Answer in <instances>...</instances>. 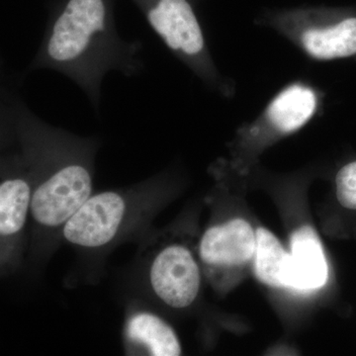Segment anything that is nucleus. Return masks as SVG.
<instances>
[{"label": "nucleus", "instance_id": "1", "mask_svg": "<svg viewBox=\"0 0 356 356\" xmlns=\"http://www.w3.org/2000/svg\"><path fill=\"white\" fill-rule=\"evenodd\" d=\"M143 49L139 40L117 31L109 0H65L51 16L28 72L49 70L67 77L99 115L105 76H139Z\"/></svg>", "mask_w": 356, "mask_h": 356}, {"label": "nucleus", "instance_id": "2", "mask_svg": "<svg viewBox=\"0 0 356 356\" xmlns=\"http://www.w3.org/2000/svg\"><path fill=\"white\" fill-rule=\"evenodd\" d=\"M154 32L175 57L211 90L232 97L235 86L222 76L189 0H135Z\"/></svg>", "mask_w": 356, "mask_h": 356}, {"label": "nucleus", "instance_id": "3", "mask_svg": "<svg viewBox=\"0 0 356 356\" xmlns=\"http://www.w3.org/2000/svg\"><path fill=\"white\" fill-rule=\"evenodd\" d=\"M93 147L37 179L33 191V219L41 226L60 227L81 209L92 194Z\"/></svg>", "mask_w": 356, "mask_h": 356}, {"label": "nucleus", "instance_id": "4", "mask_svg": "<svg viewBox=\"0 0 356 356\" xmlns=\"http://www.w3.org/2000/svg\"><path fill=\"white\" fill-rule=\"evenodd\" d=\"M273 24L278 34L311 60L327 62L356 55V17L324 21L296 14Z\"/></svg>", "mask_w": 356, "mask_h": 356}, {"label": "nucleus", "instance_id": "5", "mask_svg": "<svg viewBox=\"0 0 356 356\" xmlns=\"http://www.w3.org/2000/svg\"><path fill=\"white\" fill-rule=\"evenodd\" d=\"M322 98V92L306 81L287 84L241 134L248 139L261 140L297 132L318 113Z\"/></svg>", "mask_w": 356, "mask_h": 356}, {"label": "nucleus", "instance_id": "6", "mask_svg": "<svg viewBox=\"0 0 356 356\" xmlns=\"http://www.w3.org/2000/svg\"><path fill=\"white\" fill-rule=\"evenodd\" d=\"M147 274L152 290L165 305L184 309L197 298L200 267L186 245L172 243L159 248L152 257Z\"/></svg>", "mask_w": 356, "mask_h": 356}, {"label": "nucleus", "instance_id": "7", "mask_svg": "<svg viewBox=\"0 0 356 356\" xmlns=\"http://www.w3.org/2000/svg\"><path fill=\"white\" fill-rule=\"evenodd\" d=\"M127 199L117 191L91 195L64 225L65 240L77 247L97 248L117 236L127 215Z\"/></svg>", "mask_w": 356, "mask_h": 356}, {"label": "nucleus", "instance_id": "8", "mask_svg": "<svg viewBox=\"0 0 356 356\" xmlns=\"http://www.w3.org/2000/svg\"><path fill=\"white\" fill-rule=\"evenodd\" d=\"M257 235L243 219L211 227L199 243V257L207 266H241L254 257Z\"/></svg>", "mask_w": 356, "mask_h": 356}, {"label": "nucleus", "instance_id": "9", "mask_svg": "<svg viewBox=\"0 0 356 356\" xmlns=\"http://www.w3.org/2000/svg\"><path fill=\"white\" fill-rule=\"evenodd\" d=\"M286 288L308 292L324 286L327 280V259L315 229L304 226L293 233Z\"/></svg>", "mask_w": 356, "mask_h": 356}, {"label": "nucleus", "instance_id": "10", "mask_svg": "<svg viewBox=\"0 0 356 356\" xmlns=\"http://www.w3.org/2000/svg\"><path fill=\"white\" fill-rule=\"evenodd\" d=\"M125 343L132 350L153 356L181 355V346L172 327L156 314L138 311L124 325Z\"/></svg>", "mask_w": 356, "mask_h": 356}, {"label": "nucleus", "instance_id": "11", "mask_svg": "<svg viewBox=\"0 0 356 356\" xmlns=\"http://www.w3.org/2000/svg\"><path fill=\"white\" fill-rule=\"evenodd\" d=\"M254 273L259 281L271 287L286 288L290 254L271 232L259 228L255 232Z\"/></svg>", "mask_w": 356, "mask_h": 356}, {"label": "nucleus", "instance_id": "12", "mask_svg": "<svg viewBox=\"0 0 356 356\" xmlns=\"http://www.w3.org/2000/svg\"><path fill=\"white\" fill-rule=\"evenodd\" d=\"M337 197L348 209L356 210V161L341 168L336 177Z\"/></svg>", "mask_w": 356, "mask_h": 356}]
</instances>
